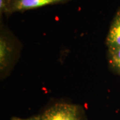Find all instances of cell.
<instances>
[{"mask_svg": "<svg viewBox=\"0 0 120 120\" xmlns=\"http://www.w3.org/2000/svg\"><path fill=\"white\" fill-rule=\"evenodd\" d=\"M39 120H84L83 112L76 105L57 103L40 115Z\"/></svg>", "mask_w": 120, "mask_h": 120, "instance_id": "cell-1", "label": "cell"}, {"mask_svg": "<svg viewBox=\"0 0 120 120\" xmlns=\"http://www.w3.org/2000/svg\"><path fill=\"white\" fill-rule=\"evenodd\" d=\"M71 0H11V13L37 9L49 5L65 3Z\"/></svg>", "mask_w": 120, "mask_h": 120, "instance_id": "cell-2", "label": "cell"}, {"mask_svg": "<svg viewBox=\"0 0 120 120\" xmlns=\"http://www.w3.org/2000/svg\"><path fill=\"white\" fill-rule=\"evenodd\" d=\"M108 49L120 47V8L113 18L106 38Z\"/></svg>", "mask_w": 120, "mask_h": 120, "instance_id": "cell-3", "label": "cell"}, {"mask_svg": "<svg viewBox=\"0 0 120 120\" xmlns=\"http://www.w3.org/2000/svg\"><path fill=\"white\" fill-rule=\"evenodd\" d=\"M12 45L8 39L1 32L0 38V69L1 73L8 68L12 59Z\"/></svg>", "mask_w": 120, "mask_h": 120, "instance_id": "cell-4", "label": "cell"}, {"mask_svg": "<svg viewBox=\"0 0 120 120\" xmlns=\"http://www.w3.org/2000/svg\"><path fill=\"white\" fill-rule=\"evenodd\" d=\"M107 54L110 68L120 75V47L108 49Z\"/></svg>", "mask_w": 120, "mask_h": 120, "instance_id": "cell-5", "label": "cell"}, {"mask_svg": "<svg viewBox=\"0 0 120 120\" xmlns=\"http://www.w3.org/2000/svg\"><path fill=\"white\" fill-rule=\"evenodd\" d=\"M11 0H0V13L1 14H5L7 15L11 13Z\"/></svg>", "mask_w": 120, "mask_h": 120, "instance_id": "cell-6", "label": "cell"}, {"mask_svg": "<svg viewBox=\"0 0 120 120\" xmlns=\"http://www.w3.org/2000/svg\"><path fill=\"white\" fill-rule=\"evenodd\" d=\"M40 120V115L39 116H35L30 117L28 118H26V119H22V118H19V117H13L11 118V120Z\"/></svg>", "mask_w": 120, "mask_h": 120, "instance_id": "cell-7", "label": "cell"}]
</instances>
